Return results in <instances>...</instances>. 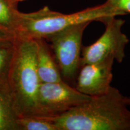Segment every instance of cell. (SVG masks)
<instances>
[{"label": "cell", "mask_w": 130, "mask_h": 130, "mask_svg": "<svg viewBox=\"0 0 130 130\" xmlns=\"http://www.w3.org/2000/svg\"><path fill=\"white\" fill-rule=\"evenodd\" d=\"M130 96L111 86L106 93L52 118L58 130H130Z\"/></svg>", "instance_id": "obj_1"}, {"label": "cell", "mask_w": 130, "mask_h": 130, "mask_svg": "<svg viewBox=\"0 0 130 130\" xmlns=\"http://www.w3.org/2000/svg\"><path fill=\"white\" fill-rule=\"evenodd\" d=\"M36 40L15 37L8 87L18 118L42 116L38 105V92L41 83L36 69Z\"/></svg>", "instance_id": "obj_2"}, {"label": "cell", "mask_w": 130, "mask_h": 130, "mask_svg": "<svg viewBox=\"0 0 130 130\" xmlns=\"http://www.w3.org/2000/svg\"><path fill=\"white\" fill-rule=\"evenodd\" d=\"M121 14L105 2L71 14L52 10L47 6L30 13L19 12L15 37L26 39H46L48 37L74 24L100 21L108 16Z\"/></svg>", "instance_id": "obj_3"}, {"label": "cell", "mask_w": 130, "mask_h": 130, "mask_svg": "<svg viewBox=\"0 0 130 130\" xmlns=\"http://www.w3.org/2000/svg\"><path fill=\"white\" fill-rule=\"evenodd\" d=\"M90 23L74 24L45 39L51 43L50 47L64 79L72 81L77 78L80 68L83 36Z\"/></svg>", "instance_id": "obj_4"}, {"label": "cell", "mask_w": 130, "mask_h": 130, "mask_svg": "<svg viewBox=\"0 0 130 130\" xmlns=\"http://www.w3.org/2000/svg\"><path fill=\"white\" fill-rule=\"evenodd\" d=\"M116 17L108 16L100 21L105 26L104 32L92 44L83 46L80 67L84 64L100 62L108 58H113L118 63L122 62L125 57V51L129 39L122 31L125 21Z\"/></svg>", "instance_id": "obj_5"}, {"label": "cell", "mask_w": 130, "mask_h": 130, "mask_svg": "<svg viewBox=\"0 0 130 130\" xmlns=\"http://www.w3.org/2000/svg\"><path fill=\"white\" fill-rule=\"evenodd\" d=\"M64 80L41 83L38 92V105L42 116L55 118L90 100Z\"/></svg>", "instance_id": "obj_6"}, {"label": "cell", "mask_w": 130, "mask_h": 130, "mask_svg": "<svg viewBox=\"0 0 130 130\" xmlns=\"http://www.w3.org/2000/svg\"><path fill=\"white\" fill-rule=\"evenodd\" d=\"M114 61L113 58H108L81 66L77 76L76 89L90 96L106 93L111 86Z\"/></svg>", "instance_id": "obj_7"}, {"label": "cell", "mask_w": 130, "mask_h": 130, "mask_svg": "<svg viewBox=\"0 0 130 130\" xmlns=\"http://www.w3.org/2000/svg\"><path fill=\"white\" fill-rule=\"evenodd\" d=\"M36 69L41 83L63 80L50 45L46 40L36 39Z\"/></svg>", "instance_id": "obj_8"}, {"label": "cell", "mask_w": 130, "mask_h": 130, "mask_svg": "<svg viewBox=\"0 0 130 130\" xmlns=\"http://www.w3.org/2000/svg\"><path fill=\"white\" fill-rule=\"evenodd\" d=\"M14 48L15 38L0 42V90L8 93H9L8 76Z\"/></svg>", "instance_id": "obj_9"}, {"label": "cell", "mask_w": 130, "mask_h": 130, "mask_svg": "<svg viewBox=\"0 0 130 130\" xmlns=\"http://www.w3.org/2000/svg\"><path fill=\"white\" fill-rule=\"evenodd\" d=\"M18 118L9 93L0 90V130H18Z\"/></svg>", "instance_id": "obj_10"}, {"label": "cell", "mask_w": 130, "mask_h": 130, "mask_svg": "<svg viewBox=\"0 0 130 130\" xmlns=\"http://www.w3.org/2000/svg\"><path fill=\"white\" fill-rule=\"evenodd\" d=\"M19 12L12 0H0V28L15 36Z\"/></svg>", "instance_id": "obj_11"}, {"label": "cell", "mask_w": 130, "mask_h": 130, "mask_svg": "<svg viewBox=\"0 0 130 130\" xmlns=\"http://www.w3.org/2000/svg\"><path fill=\"white\" fill-rule=\"evenodd\" d=\"M18 130H58L52 118L29 116L18 118Z\"/></svg>", "instance_id": "obj_12"}, {"label": "cell", "mask_w": 130, "mask_h": 130, "mask_svg": "<svg viewBox=\"0 0 130 130\" xmlns=\"http://www.w3.org/2000/svg\"><path fill=\"white\" fill-rule=\"evenodd\" d=\"M106 3L122 15L130 13V0H107Z\"/></svg>", "instance_id": "obj_13"}, {"label": "cell", "mask_w": 130, "mask_h": 130, "mask_svg": "<svg viewBox=\"0 0 130 130\" xmlns=\"http://www.w3.org/2000/svg\"><path fill=\"white\" fill-rule=\"evenodd\" d=\"M14 38H15V36L13 34L0 28V42L13 39Z\"/></svg>", "instance_id": "obj_14"}, {"label": "cell", "mask_w": 130, "mask_h": 130, "mask_svg": "<svg viewBox=\"0 0 130 130\" xmlns=\"http://www.w3.org/2000/svg\"><path fill=\"white\" fill-rule=\"evenodd\" d=\"M12 1L14 3V4H18L19 2H22V1H26V0H12Z\"/></svg>", "instance_id": "obj_15"}]
</instances>
